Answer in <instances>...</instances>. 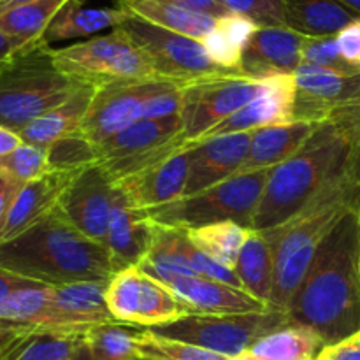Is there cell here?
I'll list each match as a JSON object with an SVG mask.
<instances>
[{"label":"cell","instance_id":"1","mask_svg":"<svg viewBox=\"0 0 360 360\" xmlns=\"http://www.w3.org/2000/svg\"><path fill=\"white\" fill-rule=\"evenodd\" d=\"M357 211H347L326 236L287 309L292 323L315 330L326 347L360 334Z\"/></svg>","mask_w":360,"mask_h":360},{"label":"cell","instance_id":"2","mask_svg":"<svg viewBox=\"0 0 360 360\" xmlns=\"http://www.w3.org/2000/svg\"><path fill=\"white\" fill-rule=\"evenodd\" d=\"M0 267L49 287L109 283L118 273L108 246L81 234L58 207L16 239L0 243Z\"/></svg>","mask_w":360,"mask_h":360},{"label":"cell","instance_id":"3","mask_svg":"<svg viewBox=\"0 0 360 360\" xmlns=\"http://www.w3.org/2000/svg\"><path fill=\"white\" fill-rule=\"evenodd\" d=\"M352 144L333 122L320 123L306 143L271 171L252 220V231H269L297 214L320 190L347 174Z\"/></svg>","mask_w":360,"mask_h":360},{"label":"cell","instance_id":"4","mask_svg":"<svg viewBox=\"0 0 360 360\" xmlns=\"http://www.w3.org/2000/svg\"><path fill=\"white\" fill-rule=\"evenodd\" d=\"M360 207V186L347 174L320 190L283 225L262 231L274 248V287L269 308L287 311L316 250L347 211Z\"/></svg>","mask_w":360,"mask_h":360},{"label":"cell","instance_id":"5","mask_svg":"<svg viewBox=\"0 0 360 360\" xmlns=\"http://www.w3.org/2000/svg\"><path fill=\"white\" fill-rule=\"evenodd\" d=\"M53 51L41 39L0 65V125L20 134L83 86L58 69Z\"/></svg>","mask_w":360,"mask_h":360},{"label":"cell","instance_id":"6","mask_svg":"<svg viewBox=\"0 0 360 360\" xmlns=\"http://www.w3.org/2000/svg\"><path fill=\"white\" fill-rule=\"evenodd\" d=\"M273 169L232 176L195 195L181 197L174 202L150 210L148 214L155 224L183 231L220 221H236L252 229L253 214Z\"/></svg>","mask_w":360,"mask_h":360},{"label":"cell","instance_id":"7","mask_svg":"<svg viewBox=\"0 0 360 360\" xmlns=\"http://www.w3.org/2000/svg\"><path fill=\"white\" fill-rule=\"evenodd\" d=\"M53 56L62 72L94 88L157 77L146 53L120 27L108 35L55 49Z\"/></svg>","mask_w":360,"mask_h":360},{"label":"cell","instance_id":"8","mask_svg":"<svg viewBox=\"0 0 360 360\" xmlns=\"http://www.w3.org/2000/svg\"><path fill=\"white\" fill-rule=\"evenodd\" d=\"M287 326H292L288 313L269 308L262 313L185 315L174 322L146 330L234 359L250 352L260 338Z\"/></svg>","mask_w":360,"mask_h":360},{"label":"cell","instance_id":"9","mask_svg":"<svg viewBox=\"0 0 360 360\" xmlns=\"http://www.w3.org/2000/svg\"><path fill=\"white\" fill-rule=\"evenodd\" d=\"M179 115L158 120H139L95 146L97 162L105 178L120 183L160 164L188 146Z\"/></svg>","mask_w":360,"mask_h":360},{"label":"cell","instance_id":"10","mask_svg":"<svg viewBox=\"0 0 360 360\" xmlns=\"http://www.w3.org/2000/svg\"><path fill=\"white\" fill-rule=\"evenodd\" d=\"M120 28L146 53L158 79L186 86L207 77L241 76L214 63L202 41L155 27L132 16L127 18Z\"/></svg>","mask_w":360,"mask_h":360},{"label":"cell","instance_id":"11","mask_svg":"<svg viewBox=\"0 0 360 360\" xmlns=\"http://www.w3.org/2000/svg\"><path fill=\"white\" fill-rule=\"evenodd\" d=\"M105 301L116 322L139 329L164 326L186 315L171 288L137 266L118 271L109 280Z\"/></svg>","mask_w":360,"mask_h":360},{"label":"cell","instance_id":"12","mask_svg":"<svg viewBox=\"0 0 360 360\" xmlns=\"http://www.w3.org/2000/svg\"><path fill=\"white\" fill-rule=\"evenodd\" d=\"M262 81L246 76H221L195 81L181 88L179 118L188 143H195L213 127L257 97Z\"/></svg>","mask_w":360,"mask_h":360},{"label":"cell","instance_id":"13","mask_svg":"<svg viewBox=\"0 0 360 360\" xmlns=\"http://www.w3.org/2000/svg\"><path fill=\"white\" fill-rule=\"evenodd\" d=\"M171 84L178 83L155 77V79L115 83L97 88L90 109L81 123V134L94 146H98L115 134L143 120L144 104Z\"/></svg>","mask_w":360,"mask_h":360},{"label":"cell","instance_id":"14","mask_svg":"<svg viewBox=\"0 0 360 360\" xmlns=\"http://www.w3.org/2000/svg\"><path fill=\"white\" fill-rule=\"evenodd\" d=\"M123 192L97 164L83 169L63 193L58 210L81 234L105 246L109 224Z\"/></svg>","mask_w":360,"mask_h":360},{"label":"cell","instance_id":"15","mask_svg":"<svg viewBox=\"0 0 360 360\" xmlns=\"http://www.w3.org/2000/svg\"><path fill=\"white\" fill-rule=\"evenodd\" d=\"M295 77V122L322 123L338 105L354 98L360 90L359 74H340L302 62Z\"/></svg>","mask_w":360,"mask_h":360},{"label":"cell","instance_id":"16","mask_svg":"<svg viewBox=\"0 0 360 360\" xmlns=\"http://www.w3.org/2000/svg\"><path fill=\"white\" fill-rule=\"evenodd\" d=\"M252 146V132L225 134L190 143V171L185 195L211 188L239 172Z\"/></svg>","mask_w":360,"mask_h":360},{"label":"cell","instance_id":"17","mask_svg":"<svg viewBox=\"0 0 360 360\" xmlns=\"http://www.w3.org/2000/svg\"><path fill=\"white\" fill-rule=\"evenodd\" d=\"M295 77L278 76L262 81V88L253 101L243 105L239 111L229 116L220 125L213 127L210 132L204 134L199 141L211 139L225 134L253 132L264 127L287 125L295 122Z\"/></svg>","mask_w":360,"mask_h":360},{"label":"cell","instance_id":"18","mask_svg":"<svg viewBox=\"0 0 360 360\" xmlns=\"http://www.w3.org/2000/svg\"><path fill=\"white\" fill-rule=\"evenodd\" d=\"M304 37L288 27H259L243 49V74L257 81L292 76L302 63Z\"/></svg>","mask_w":360,"mask_h":360},{"label":"cell","instance_id":"19","mask_svg":"<svg viewBox=\"0 0 360 360\" xmlns=\"http://www.w3.org/2000/svg\"><path fill=\"white\" fill-rule=\"evenodd\" d=\"M108 283L77 281L51 287V320L49 330L55 333H86L90 327L116 322L105 301Z\"/></svg>","mask_w":360,"mask_h":360},{"label":"cell","instance_id":"20","mask_svg":"<svg viewBox=\"0 0 360 360\" xmlns=\"http://www.w3.org/2000/svg\"><path fill=\"white\" fill-rule=\"evenodd\" d=\"M81 171H56L49 169L39 178L25 183L7 214L0 243L13 241L18 236L35 227L58 207L63 193Z\"/></svg>","mask_w":360,"mask_h":360},{"label":"cell","instance_id":"21","mask_svg":"<svg viewBox=\"0 0 360 360\" xmlns=\"http://www.w3.org/2000/svg\"><path fill=\"white\" fill-rule=\"evenodd\" d=\"M190 144L185 150L171 155L160 164L116 183L130 204L150 211L165 206L185 195L190 171Z\"/></svg>","mask_w":360,"mask_h":360},{"label":"cell","instance_id":"22","mask_svg":"<svg viewBox=\"0 0 360 360\" xmlns=\"http://www.w3.org/2000/svg\"><path fill=\"white\" fill-rule=\"evenodd\" d=\"M183 306L186 315H234V313H262L269 309L243 288L200 276L178 278L167 285Z\"/></svg>","mask_w":360,"mask_h":360},{"label":"cell","instance_id":"23","mask_svg":"<svg viewBox=\"0 0 360 360\" xmlns=\"http://www.w3.org/2000/svg\"><path fill=\"white\" fill-rule=\"evenodd\" d=\"M155 231L157 224L148 211L132 206L123 193V199L112 213L105 241L116 271L139 266L153 246Z\"/></svg>","mask_w":360,"mask_h":360},{"label":"cell","instance_id":"24","mask_svg":"<svg viewBox=\"0 0 360 360\" xmlns=\"http://www.w3.org/2000/svg\"><path fill=\"white\" fill-rule=\"evenodd\" d=\"M319 125L320 123L292 122L287 125L264 127V129L253 130L248 157L243 162L238 174L264 171V169H273L283 164L306 143V139Z\"/></svg>","mask_w":360,"mask_h":360},{"label":"cell","instance_id":"25","mask_svg":"<svg viewBox=\"0 0 360 360\" xmlns=\"http://www.w3.org/2000/svg\"><path fill=\"white\" fill-rule=\"evenodd\" d=\"M116 4L120 9L129 13V16L197 41H204L218 21V18L206 13L164 0H116Z\"/></svg>","mask_w":360,"mask_h":360},{"label":"cell","instance_id":"26","mask_svg":"<svg viewBox=\"0 0 360 360\" xmlns=\"http://www.w3.org/2000/svg\"><path fill=\"white\" fill-rule=\"evenodd\" d=\"M97 88L83 84L76 94L56 108L49 109L20 132L25 144L49 148L56 141L81 132V123L90 109Z\"/></svg>","mask_w":360,"mask_h":360},{"label":"cell","instance_id":"27","mask_svg":"<svg viewBox=\"0 0 360 360\" xmlns=\"http://www.w3.org/2000/svg\"><path fill=\"white\" fill-rule=\"evenodd\" d=\"M283 9L287 27L306 37L336 35L359 18L336 0H283Z\"/></svg>","mask_w":360,"mask_h":360},{"label":"cell","instance_id":"28","mask_svg":"<svg viewBox=\"0 0 360 360\" xmlns=\"http://www.w3.org/2000/svg\"><path fill=\"white\" fill-rule=\"evenodd\" d=\"M127 18H129V13L120 7L91 9V7H84L81 0H67L65 6L56 13L46 30L44 41L51 44L55 41L86 37L105 28L120 27Z\"/></svg>","mask_w":360,"mask_h":360},{"label":"cell","instance_id":"29","mask_svg":"<svg viewBox=\"0 0 360 360\" xmlns=\"http://www.w3.org/2000/svg\"><path fill=\"white\" fill-rule=\"evenodd\" d=\"M243 288L269 306L274 287V248L262 231H252L234 267Z\"/></svg>","mask_w":360,"mask_h":360},{"label":"cell","instance_id":"30","mask_svg":"<svg viewBox=\"0 0 360 360\" xmlns=\"http://www.w3.org/2000/svg\"><path fill=\"white\" fill-rule=\"evenodd\" d=\"M141 333L139 327L120 322L90 327L72 360H141L137 350Z\"/></svg>","mask_w":360,"mask_h":360},{"label":"cell","instance_id":"31","mask_svg":"<svg viewBox=\"0 0 360 360\" xmlns=\"http://www.w3.org/2000/svg\"><path fill=\"white\" fill-rule=\"evenodd\" d=\"M183 229L164 227L157 224L155 241L150 253L139 262V269L160 283L169 285L178 278L197 276L181 252Z\"/></svg>","mask_w":360,"mask_h":360},{"label":"cell","instance_id":"32","mask_svg":"<svg viewBox=\"0 0 360 360\" xmlns=\"http://www.w3.org/2000/svg\"><path fill=\"white\" fill-rule=\"evenodd\" d=\"M67 0H37L0 13V32L18 48L44 39L53 18Z\"/></svg>","mask_w":360,"mask_h":360},{"label":"cell","instance_id":"33","mask_svg":"<svg viewBox=\"0 0 360 360\" xmlns=\"http://www.w3.org/2000/svg\"><path fill=\"white\" fill-rule=\"evenodd\" d=\"M326 348L315 330L292 323L260 338L250 354L271 360H316Z\"/></svg>","mask_w":360,"mask_h":360},{"label":"cell","instance_id":"34","mask_svg":"<svg viewBox=\"0 0 360 360\" xmlns=\"http://www.w3.org/2000/svg\"><path fill=\"white\" fill-rule=\"evenodd\" d=\"M257 25L239 14L231 13L218 18L214 30L202 41L210 53L211 60L224 69L245 76L241 70L243 49L248 42L250 35L257 30Z\"/></svg>","mask_w":360,"mask_h":360},{"label":"cell","instance_id":"35","mask_svg":"<svg viewBox=\"0 0 360 360\" xmlns=\"http://www.w3.org/2000/svg\"><path fill=\"white\" fill-rule=\"evenodd\" d=\"M250 232L252 229L236 224V221H220V224H211L206 227L190 229L186 231V236L200 252L206 253L221 266L234 269Z\"/></svg>","mask_w":360,"mask_h":360},{"label":"cell","instance_id":"36","mask_svg":"<svg viewBox=\"0 0 360 360\" xmlns=\"http://www.w3.org/2000/svg\"><path fill=\"white\" fill-rule=\"evenodd\" d=\"M51 313V287L35 283L13 292L0 304V320L32 326L35 329L49 330Z\"/></svg>","mask_w":360,"mask_h":360},{"label":"cell","instance_id":"37","mask_svg":"<svg viewBox=\"0 0 360 360\" xmlns=\"http://www.w3.org/2000/svg\"><path fill=\"white\" fill-rule=\"evenodd\" d=\"M141 360H231L225 355L204 350L195 345L169 340L143 329L137 340Z\"/></svg>","mask_w":360,"mask_h":360},{"label":"cell","instance_id":"38","mask_svg":"<svg viewBox=\"0 0 360 360\" xmlns=\"http://www.w3.org/2000/svg\"><path fill=\"white\" fill-rule=\"evenodd\" d=\"M83 334L39 329L14 360H72L83 343Z\"/></svg>","mask_w":360,"mask_h":360},{"label":"cell","instance_id":"39","mask_svg":"<svg viewBox=\"0 0 360 360\" xmlns=\"http://www.w3.org/2000/svg\"><path fill=\"white\" fill-rule=\"evenodd\" d=\"M46 171H49L48 148L23 143L14 151L0 157V176L21 185L39 178Z\"/></svg>","mask_w":360,"mask_h":360},{"label":"cell","instance_id":"40","mask_svg":"<svg viewBox=\"0 0 360 360\" xmlns=\"http://www.w3.org/2000/svg\"><path fill=\"white\" fill-rule=\"evenodd\" d=\"M95 162V146L81 132L63 137L48 148V165L56 171H83Z\"/></svg>","mask_w":360,"mask_h":360},{"label":"cell","instance_id":"41","mask_svg":"<svg viewBox=\"0 0 360 360\" xmlns=\"http://www.w3.org/2000/svg\"><path fill=\"white\" fill-rule=\"evenodd\" d=\"M302 62L323 67L340 74H359L354 67L348 65L338 48L336 35H322V37H304L302 42Z\"/></svg>","mask_w":360,"mask_h":360},{"label":"cell","instance_id":"42","mask_svg":"<svg viewBox=\"0 0 360 360\" xmlns=\"http://www.w3.org/2000/svg\"><path fill=\"white\" fill-rule=\"evenodd\" d=\"M231 13L246 18L257 27H287L283 0H221Z\"/></svg>","mask_w":360,"mask_h":360},{"label":"cell","instance_id":"43","mask_svg":"<svg viewBox=\"0 0 360 360\" xmlns=\"http://www.w3.org/2000/svg\"><path fill=\"white\" fill-rule=\"evenodd\" d=\"M39 329L23 323L0 320V360H14Z\"/></svg>","mask_w":360,"mask_h":360},{"label":"cell","instance_id":"44","mask_svg":"<svg viewBox=\"0 0 360 360\" xmlns=\"http://www.w3.org/2000/svg\"><path fill=\"white\" fill-rule=\"evenodd\" d=\"M327 120L341 130L354 148L360 141V90L354 98L338 105Z\"/></svg>","mask_w":360,"mask_h":360},{"label":"cell","instance_id":"45","mask_svg":"<svg viewBox=\"0 0 360 360\" xmlns=\"http://www.w3.org/2000/svg\"><path fill=\"white\" fill-rule=\"evenodd\" d=\"M336 41L341 56L347 60L348 65L360 72V18L347 25L340 34H336Z\"/></svg>","mask_w":360,"mask_h":360},{"label":"cell","instance_id":"46","mask_svg":"<svg viewBox=\"0 0 360 360\" xmlns=\"http://www.w3.org/2000/svg\"><path fill=\"white\" fill-rule=\"evenodd\" d=\"M320 360H360V334L352 336L334 347H327L320 354Z\"/></svg>","mask_w":360,"mask_h":360},{"label":"cell","instance_id":"47","mask_svg":"<svg viewBox=\"0 0 360 360\" xmlns=\"http://www.w3.org/2000/svg\"><path fill=\"white\" fill-rule=\"evenodd\" d=\"M21 186H23L21 183H16L13 181V179L2 178V176H0V236H2L7 214H9L14 199H16Z\"/></svg>","mask_w":360,"mask_h":360},{"label":"cell","instance_id":"48","mask_svg":"<svg viewBox=\"0 0 360 360\" xmlns=\"http://www.w3.org/2000/svg\"><path fill=\"white\" fill-rule=\"evenodd\" d=\"M164 2L178 4V6L200 11V13H206L214 18H224L227 14H231L229 7L221 0H164Z\"/></svg>","mask_w":360,"mask_h":360},{"label":"cell","instance_id":"49","mask_svg":"<svg viewBox=\"0 0 360 360\" xmlns=\"http://www.w3.org/2000/svg\"><path fill=\"white\" fill-rule=\"evenodd\" d=\"M35 283H39V281L27 280V278L18 276V274L0 267V304H2V302L6 301L13 292L20 290V288H25V287H30V285H35Z\"/></svg>","mask_w":360,"mask_h":360},{"label":"cell","instance_id":"50","mask_svg":"<svg viewBox=\"0 0 360 360\" xmlns=\"http://www.w3.org/2000/svg\"><path fill=\"white\" fill-rule=\"evenodd\" d=\"M21 144H23V141H21L20 134L13 132V130L0 125V157L11 153V151H14L16 148H20Z\"/></svg>","mask_w":360,"mask_h":360},{"label":"cell","instance_id":"51","mask_svg":"<svg viewBox=\"0 0 360 360\" xmlns=\"http://www.w3.org/2000/svg\"><path fill=\"white\" fill-rule=\"evenodd\" d=\"M347 176L355 183V185L360 186V141L352 148L350 160H348L347 167Z\"/></svg>","mask_w":360,"mask_h":360},{"label":"cell","instance_id":"52","mask_svg":"<svg viewBox=\"0 0 360 360\" xmlns=\"http://www.w3.org/2000/svg\"><path fill=\"white\" fill-rule=\"evenodd\" d=\"M18 49L20 48H18L13 41H9V39H7L6 35L0 32V65H2L6 60H9L11 56L18 51Z\"/></svg>","mask_w":360,"mask_h":360},{"label":"cell","instance_id":"53","mask_svg":"<svg viewBox=\"0 0 360 360\" xmlns=\"http://www.w3.org/2000/svg\"><path fill=\"white\" fill-rule=\"evenodd\" d=\"M30 2H37V0H0V13L7 9H13V7L23 6V4H30Z\"/></svg>","mask_w":360,"mask_h":360},{"label":"cell","instance_id":"54","mask_svg":"<svg viewBox=\"0 0 360 360\" xmlns=\"http://www.w3.org/2000/svg\"><path fill=\"white\" fill-rule=\"evenodd\" d=\"M336 2H340L341 6H345L348 11H352L355 16L360 18V0H336Z\"/></svg>","mask_w":360,"mask_h":360},{"label":"cell","instance_id":"55","mask_svg":"<svg viewBox=\"0 0 360 360\" xmlns=\"http://www.w3.org/2000/svg\"><path fill=\"white\" fill-rule=\"evenodd\" d=\"M231 360H271V359L257 357V355H253V354H250V352H246V354L238 355V357H234V359H231Z\"/></svg>","mask_w":360,"mask_h":360},{"label":"cell","instance_id":"56","mask_svg":"<svg viewBox=\"0 0 360 360\" xmlns=\"http://www.w3.org/2000/svg\"><path fill=\"white\" fill-rule=\"evenodd\" d=\"M357 214H359V248H360V207H359Z\"/></svg>","mask_w":360,"mask_h":360},{"label":"cell","instance_id":"57","mask_svg":"<svg viewBox=\"0 0 360 360\" xmlns=\"http://www.w3.org/2000/svg\"><path fill=\"white\" fill-rule=\"evenodd\" d=\"M316 360H320V359H316Z\"/></svg>","mask_w":360,"mask_h":360}]
</instances>
